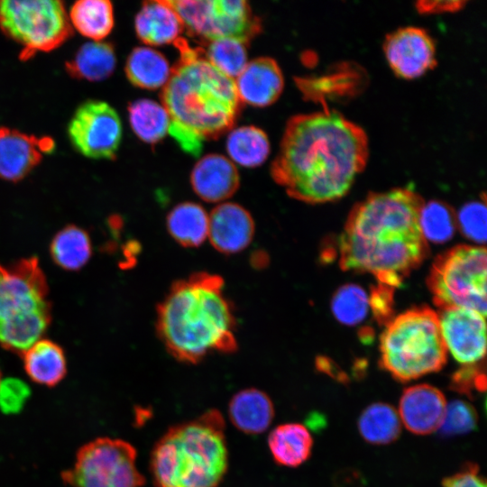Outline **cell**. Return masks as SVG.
<instances>
[{
	"instance_id": "cell-1",
	"label": "cell",
	"mask_w": 487,
	"mask_h": 487,
	"mask_svg": "<svg viewBox=\"0 0 487 487\" xmlns=\"http://www.w3.org/2000/svg\"><path fill=\"white\" fill-rule=\"evenodd\" d=\"M368 158L364 129L340 112L324 108L290 117L271 173L291 198L321 204L344 197Z\"/></svg>"
},
{
	"instance_id": "cell-2",
	"label": "cell",
	"mask_w": 487,
	"mask_h": 487,
	"mask_svg": "<svg viewBox=\"0 0 487 487\" xmlns=\"http://www.w3.org/2000/svg\"><path fill=\"white\" fill-rule=\"evenodd\" d=\"M424 202L413 189L396 188L356 203L338 239L340 267L398 288L428 252L419 227Z\"/></svg>"
},
{
	"instance_id": "cell-3",
	"label": "cell",
	"mask_w": 487,
	"mask_h": 487,
	"mask_svg": "<svg viewBox=\"0 0 487 487\" xmlns=\"http://www.w3.org/2000/svg\"><path fill=\"white\" fill-rule=\"evenodd\" d=\"M174 45L179 59L162 87L161 105L170 116L169 133L185 152L198 156L204 141L233 127L242 103L234 79L213 67L199 47L181 37Z\"/></svg>"
},
{
	"instance_id": "cell-4",
	"label": "cell",
	"mask_w": 487,
	"mask_h": 487,
	"mask_svg": "<svg viewBox=\"0 0 487 487\" xmlns=\"http://www.w3.org/2000/svg\"><path fill=\"white\" fill-rule=\"evenodd\" d=\"M235 321L217 274L199 271L172 283L157 307L156 331L178 361L198 363L208 354L237 349Z\"/></svg>"
},
{
	"instance_id": "cell-5",
	"label": "cell",
	"mask_w": 487,
	"mask_h": 487,
	"mask_svg": "<svg viewBox=\"0 0 487 487\" xmlns=\"http://www.w3.org/2000/svg\"><path fill=\"white\" fill-rule=\"evenodd\" d=\"M227 465L225 420L216 409L170 427L151 458L156 487H217Z\"/></svg>"
},
{
	"instance_id": "cell-6",
	"label": "cell",
	"mask_w": 487,
	"mask_h": 487,
	"mask_svg": "<svg viewBox=\"0 0 487 487\" xmlns=\"http://www.w3.org/2000/svg\"><path fill=\"white\" fill-rule=\"evenodd\" d=\"M49 287L39 260L0 263V345L22 355L51 322Z\"/></svg>"
},
{
	"instance_id": "cell-7",
	"label": "cell",
	"mask_w": 487,
	"mask_h": 487,
	"mask_svg": "<svg viewBox=\"0 0 487 487\" xmlns=\"http://www.w3.org/2000/svg\"><path fill=\"white\" fill-rule=\"evenodd\" d=\"M380 352L381 367L400 381L439 371L447 351L437 313L418 307L391 318L381 335Z\"/></svg>"
},
{
	"instance_id": "cell-8",
	"label": "cell",
	"mask_w": 487,
	"mask_h": 487,
	"mask_svg": "<svg viewBox=\"0 0 487 487\" xmlns=\"http://www.w3.org/2000/svg\"><path fill=\"white\" fill-rule=\"evenodd\" d=\"M486 250L458 245L436 258L427 279L435 304L460 308L486 316Z\"/></svg>"
},
{
	"instance_id": "cell-9",
	"label": "cell",
	"mask_w": 487,
	"mask_h": 487,
	"mask_svg": "<svg viewBox=\"0 0 487 487\" xmlns=\"http://www.w3.org/2000/svg\"><path fill=\"white\" fill-rule=\"evenodd\" d=\"M0 28L23 47V60L57 49L73 33L64 4L58 0L0 1Z\"/></svg>"
},
{
	"instance_id": "cell-10",
	"label": "cell",
	"mask_w": 487,
	"mask_h": 487,
	"mask_svg": "<svg viewBox=\"0 0 487 487\" xmlns=\"http://www.w3.org/2000/svg\"><path fill=\"white\" fill-rule=\"evenodd\" d=\"M135 448L121 439L99 437L84 445L62 480L70 487H141Z\"/></svg>"
},
{
	"instance_id": "cell-11",
	"label": "cell",
	"mask_w": 487,
	"mask_h": 487,
	"mask_svg": "<svg viewBox=\"0 0 487 487\" xmlns=\"http://www.w3.org/2000/svg\"><path fill=\"white\" fill-rule=\"evenodd\" d=\"M189 36L202 43L234 38L246 43L262 29L244 0H169Z\"/></svg>"
},
{
	"instance_id": "cell-12",
	"label": "cell",
	"mask_w": 487,
	"mask_h": 487,
	"mask_svg": "<svg viewBox=\"0 0 487 487\" xmlns=\"http://www.w3.org/2000/svg\"><path fill=\"white\" fill-rule=\"evenodd\" d=\"M122 123L107 103L88 100L71 117L68 133L77 152L90 159L115 158L122 139Z\"/></svg>"
},
{
	"instance_id": "cell-13",
	"label": "cell",
	"mask_w": 487,
	"mask_h": 487,
	"mask_svg": "<svg viewBox=\"0 0 487 487\" xmlns=\"http://www.w3.org/2000/svg\"><path fill=\"white\" fill-rule=\"evenodd\" d=\"M382 50L389 67L400 78H418L436 65L435 41L422 27L408 25L391 31Z\"/></svg>"
},
{
	"instance_id": "cell-14",
	"label": "cell",
	"mask_w": 487,
	"mask_h": 487,
	"mask_svg": "<svg viewBox=\"0 0 487 487\" xmlns=\"http://www.w3.org/2000/svg\"><path fill=\"white\" fill-rule=\"evenodd\" d=\"M441 335L447 352L463 366L483 363L486 353L485 317L460 308H440Z\"/></svg>"
},
{
	"instance_id": "cell-15",
	"label": "cell",
	"mask_w": 487,
	"mask_h": 487,
	"mask_svg": "<svg viewBox=\"0 0 487 487\" xmlns=\"http://www.w3.org/2000/svg\"><path fill=\"white\" fill-rule=\"evenodd\" d=\"M54 147L51 137L38 138L0 127V179L12 182L23 179Z\"/></svg>"
},
{
	"instance_id": "cell-16",
	"label": "cell",
	"mask_w": 487,
	"mask_h": 487,
	"mask_svg": "<svg viewBox=\"0 0 487 487\" xmlns=\"http://www.w3.org/2000/svg\"><path fill=\"white\" fill-rule=\"evenodd\" d=\"M254 221L241 205L225 202L208 215L207 237L221 253L234 254L244 250L254 235Z\"/></svg>"
},
{
	"instance_id": "cell-17",
	"label": "cell",
	"mask_w": 487,
	"mask_h": 487,
	"mask_svg": "<svg viewBox=\"0 0 487 487\" xmlns=\"http://www.w3.org/2000/svg\"><path fill=\"white\" fill-rule=\"evenodd\" d=\"M446 404L440 390L428 384H417L402 392L398 414L409 431L428 435L438 430Z\"/></svg>"
},
{
	"instance_id": "cell-18",
	"label": "cell",
	"mask_w": 487,
	"mask_h": 487,
	"mask_svg": "<svg viewBox=\"0 0 487 487\" xmlns=\"http://www.w3.org/2000/svg\"><path fill=\"white\" fill-rule=\"evenodd\" d=\"M234 82L241 103L257 107L273 104L284 87L282 70L277 61L269 57L247 62Z\"/></svg>"
},
{
	"instance_id": "cell-19",
	"label": "cell",
	"mask_w": 487,
	"mask_h": 487,
	"mask_svg": "<svg viewBox=\"0 0 487 487\" xmlns=\"http://www.w3.org/2000/svg\"><path fill=\"white\" fill-rule=\"evenodd\" d=\"M190 183L202 200L216 203L231 198L239 188L240 179L232 161L224 155L210 153L195 164Z\"/></svg>"
},
{
	"instance_id": "cell-20",
	"label": "cell",
	"mask_w": 487,
	"mask_h": 487,
	"mask_svg": "<svg viewBox=\"0 0 487 487\" xmlns=\"http://www.w3.org/2000/svg\"><path fill=\"white\" fill-rule=\"evenodd\" d=\"M134 29L140 41L152 46L174 44L184 31L169 0L143 2L136 14Z\"/></svg>"
},
{
	"instance_id": "cell-21",
	"label": "cell",
	"mask_w": 487,
	"mask_h": 487,
	"mask_svg": "<svg viewBox=\"0 0 487 487\" xmlns=\"http://www.w3.org/2000/svg\"><path fill=\"white\" fill-rule=\"evenodd\" d=\"M23 368L35 383L53 387L67 373V360L62 347L57 343L41 338L23 354Z\"/></svg>"
},
{
	"instance_id": "cell-22",
	"label": "cell",
	"mask_w": 487,
	"mask_h": 487,
	"mask_svg": "<svg viewBox=\"0 0 487 487\" xmlns=\"http://www.w3.org/2000/svg\"><path fill=\"white\" fill-rule=\"evenodd\" d=\"M228 410L234 426L246 434L264 432L274 417L271 399L257 389H246L237 392L232 398Z\"/></svg>"
},
{
	"instance_id": "cell-23",
	"label": "cell",
	"mask_w": 487,
	"mask_h": 487,
	"mask_svg": "<svg viewBox=\"0 0 487 487\" xmlns=\"http://www.w3.org/2000/svg\"><path fill=\"white\" fill-rule=\"evenodd\" d=\"M268 445L273 459L279 464L297 467L310 456L313 438L305 426L286 423L272 429Z\"/></svg>"
},
{
	"instance_id": "cell-24",
	"label": "cell",
	"mask_w": 487,
	"mask_h": 487,
	"mask_svg": "<svg viewBox=\"0 0 487 487\" xmlns=\"http://www.w3.org/2000/svg\"><path fill=\"white\" fill-rule=\"evenodd\" d=\"M116 56L113 44L90 41L82 45L74 57L66 62L68 74L76 79L101 81L114 72Z\"/></svg>"
},
{
	"instance_id": "cell-25",
	"label": "cell",
	"mask_w": 487,
	"mask_h": 487,
	"mask_svg": "<svg viewBox=\"0 0 487 487\" xmlns=\"http://www.w3.org/2000/svg\"><path fill=\"white\" fill-rule=\"evenodd\" d=\"M171 73V67L160 51L145 46L134 48L125 63V75L135 87L145 89L163 87Z\"/></svg>"
},
{
	"instance_id": "cell-26",
	"label": "cell",
	"mask_w": 487,
	"mask_h": 487,
	"mask_svg": "<svg viewBox=\"0 0 487 487\" xmlns=\"http://www.w3.org/2000/svg\"><path fill=\"white\" fill-rule=\"evenodd\" d=\"M166 225L170 235L183 247H198L207 237L208 215L194 202L176 205L168 214Z\"/></svg>"
},
{
	"instance_id": "cell-27",
	"label": "cell",
	"mask_w": 487,
	"mask_h": 487,
	"mask_svg": "<svg viewBox=\"0 0 487 487\" xmlns=\"http://www.w3.org/2000/svg\"><path fill=\"white\" fill-rule=\"evenodd\" d=\"M53 262L66 271H78L89 261L92 244L89 234L83 228L69 225L60 230L50 244Z\"/></svg>"
},
{
	"instance_id": "cell-28",
	"label": "cell",
	"mask_w": 487,
	"mask_h": 487,
	"mask_svg": "<svg viewBox=\"0 0 487 487\" xmlns=\"http://www.w3.org/2000/svg\"><path fill=\"white\" fill-rule=\"evenodd\" d=\"M71 26L93 41L106 38L113 30L115 14L113 4L108 0H80L69 11Z\"/></svg>"
},
{
	"instance_id": "cell-29",
	"label": "cell",
	"mask_w": 487,
	"mask_h": 487,
	"mask_svg": "<svg viewBox=\"0 0 487 487\" xmlns=\"http://www.w3.org/2000/svg\"><path fill=\"white\" fill-rule=\"evenodd\" d=\"M128 117L135 135L146 143L155 144L169 133V114L156 101L142 98L130 103Z\"/></svg>"
},
{
	"instance_id": "cell-30",
	"label": "cell",
	"mask_w": 487,
	"mask_h": 487,
	"mask_svg": "<svg viewBox=\"0 0 487 487\" xmlns=\"http://www.w3.org/2000/svg\"><path fill=\"white\" fill-rule=\"evenodd\" d=\"M226 151L233 161L253 168L262 165L270 153V142L262 129L241 126L233 129L226 140Z\"/></svg>"
},
{
	"instance_id": "cell-31",
	"label": "cell",
	"mask_w": 487,
	"mask_h": 487,
	"mask_svg": "<svg viewBox=\"0 0 487 487\" xmlns=\"http://www.w3.org/2000/svg\"><path fill=\"white\" fill-rule=\"evenodd\" d=\"M401 429L397 410L387 403L369 405L358 419V430L362 437L372 445H387L396 440Z\"/></svg>"
},
{
	"instance_id": "cell-32",
	"label": "cell",
	"mask_w": 487,
	"mask_h": 487,
	"mask_svg": "<svg viewBox=\"0 0 487 487\" xmlns=\"http://www.w3.org/2000/svg\"><path fill=\"white\" fill-rule=\"evenodd\" d=\"M247 44L234 38H221L204 42L199 50L213 67L234 79L248 62Z\"/></svg>"
},
{
	"instance_id": "cell-33",
	"label": "cell",
	"mask_w": 487,
	"mask_h": 487,
	"mask_svg": "<svg viewBox=\"0 0 487 487\" xmlns=\"http://www.w3.org/2000/svg\"><path fill=\"white\" fill-rule=\"evenodd\" d=\"M419 227L426 241L442 244L454 235L456 228L455 216L444 202H424L419 212Z\"/></svg>"
},
{
	"instance_id": "cell-34",
	"label": "cell",
	"mask_w": 487,
	"mask_h": 487,
	"mask_svg": "<svg viewBox=\"0 0 487 487\" xmlns=\"http://www.w3.org/2000/svg\"><path fill=\"white\" fill-rule=\"evenodd\" d=\"M369 307V296L355 284H345L339 288L331 301L335 317L348 326L360 323L366 317Z\"/></svg>"
},
{
	"instance_id": "cell-35",
	"label": "cell",
	"mask_w": 487,
	"mask_h": 487,
	"mask_svg": "<svg viewBox=\"0 0 487 487\" xmlns=\"http://www.w3.org/2000/svg\"><path fill=\"white\" fill-rule=\"evenodd\" d=\"M474 408L461 400L446 404L442 423L438 428L443 436H455L473 431L477 426Z\"/></svg>"
},
{
	"instance_id": "cell-36",
	"label": "cell",
	"mask_w": 487,
	"mask_h": 487,
	"mask_svg": "<svg viewBox=\"0 0 487 487\" xmlns=\"http://www.w3.org/2000/svg\"><path fill=\"white\" fill-rule=\"evenodd\" d=\"M486 216L487 209L485 200H473L465 203L458 211L456 224L466 238L477 244L486 241Z\"/></svg>"
},
{
	"instance_id": "cell-37",
	"label": "cell",
	"mask_w": 487,
	"mask_h": 487,
	"mask_svg": "<svg viewBox=\"0 0 487 487\" xmlns=\"http://www.w3.org/2000/svg\"><path fill=\"white\" fill-rule=\"evenodd\" d=\"M31 390L21 379L8 377L0 381V410L6 415L17 414L23 410Z\"/></svg>"
},
{
	"instance_id": "cell-38",
	"label": "cell",
	"mask_w": 487,
	"mask_h": 487,
	"mask_svg": "<svg viewBox=\"0 0 487 487\" xmlns=\"http://www.w3.org/2000/svg\"><path fill=\"white\" fill-rule=\"evenodd\" d=\"M451 388L468 398H475L485 391L486 378L481 363L463 366L451 378Z\"/></svg>"
},
{
	"instance_id": "cell-39",
	"label": "cell",
	"mask_w": 487,
	"mask_h": 487,
	"mask_svg": "<svg viewBox=\"0 0 487 487\" xmlns=\"http://www.w3.org/2000/svg\"><path fill=\"white\" fill-rule=\"evenodd\" d=\"M394 289L382 283H378L372 289L369 297V306L374 317L379 323H388L391 318Z\"/></svg>"
},
{
	"instance_id": "cell-40",
	"label": "cell",
	"mask_w": 487,
	"mask_h": 487,
	"mask_svg": "<svg viewBox=\"0 0 487 487\" xmlns=\"http://www.w3.org/2000/svg\"><path fill=\"white\" fill-rule=\"evenodd\" d=\"M444 487H486L485 479L480 473L478 466L467 464L456 473L443 481Z\"/></svg>"
},
{
	"instance_id": "cell-41",
	"label": "cell",
	"mask_w": 487,
	"mask_h": 487,
	"mask_svg": "<svg viewBox=\"0 0 487 487\" xmlns=\"http://www.w3.org/2000/svg\"><path fill=\"white\" fill-rule=\"evenodd\" d=\"M465 5V1H418L416 8L421 14H442L457 12Z\"/></svg>"
},
{
	"instance_id": "cell-42",
	"label": "cell",
	"mask_w": 487,
	"mask_h": 487,
	"mask_svg": "<svg viewBox=\"0 0 487 487\" xmlns=\"http://www.w3.org/2000/svg\"><path fill=\"white\" fill-rule=\"evenodd\" d=\"M0 381H1V372H0Z\"/></svg>"
}]
</instances>
